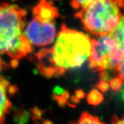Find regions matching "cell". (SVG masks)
<instances>
[{
    "label": "cell",
    "mask_w": 124,
    "mask_h": 124,
    "mask_svg": "<svg viewBox=\"0 0 124 124\" xmlns=\"http://www.w3.org/2000/svg\"><path fill=\"white\" fill-rule=\"evenodd\" d=\"M124 58V51L111 35L91 39L90 67L94 71L116 70Z\"/></svg>",
    "instance_id": "obj_4"
},
{
    "label": "cell",
    "mask_w": 124,
    "mask_h": 124,
    "mask_svg": "<svg viewBox=\"0 0 124 124\" xmlns=\"http://www.w3.org/2000/svg\"><path fill=\"white\" fill-rule=\"evenodd\" d=\"M55 21L33 16L25 30V36L30 44L36 46L52 44L56 35Z\"/></svg>",
    "instance_id": "obj_5"
},
{
    "label": "cell",
    "mask_w": 124,
    "mask_h": 124,
    "mask_svg": "<svg viewBox=\"0 0 124 124\" xmlns=\"http://www.w3.org/2000/svg\"><path fill=\"white\" fill-rule=\"evenodd\" d=\"M111 35L115 39L118 44L124 51V13L118 26L113 31Z\"/></svg>",
    "instance_id": "obj_8"
},
{
    "label": "cell",
    "mask_w": 124,
    "mask_h": 124,
    "mask_svg": "<svg viewBox=\"0 0 124 124\" xmlns=\"http://www.w3.org/2000/svg\"><path fill=\"white\" fill-rule=\"evenodd\" d=\"M88 102L91 105H96L101 103L103 100L102 94L98 90H93L89 94L88 96Z\"/></svg>",
    "instance_id": "obj_10"
},
{
    "label": "cell",
    "mask_w": 124,
    "mask_h": 124,
    "mask_svg": "<svg viewBox=\"0 0 124 124\" xmlns=\"http://www.w3.org/2000/svg\"><path fill=\"white\" fill-rule=\"evenodd\" d=\"M50 124V122H47L45 123V124Z\"/></svg>",
    "instance_id": "obj_15"
},
{
    "label": "cell",
    "mask_w": 124,
    "mask_h": 124,
    "mask_svg": "<svg viewBox=\"0 0 124 124\" xmlns=\"http://www.w3.org/2000/svg\"><path fill=\"white\" fill-rule=\"evenodd\" d=\"M59 15L57 8L49 0H40L33 9V16L40 18L55 20Z\"/></svg>",
    "instance_id": "obj_7"
},
{
    "label": "cell",
    "mask_w": 124,
    "mask_h": 124,
    "mask_svg": "<svg viewBox=\"0 0 124 124\" xmlns=\"http://www.w3.org/2000/svg\"><path fill=\"white\" fill-rule=\"evenodd\" d=\"M6 66V64L2 61V59L1 58V56H0V74H1V72H2L3 69H4V68ZM0 77H1V76H0Z\"/></svg>",
    "instance_id": "obj_14"
},
{
    "label": "cell",
    "mask_w": 124,
    "mask_h": 124,
    "mask_svg": "<svg viewBox=\"0 0 124 124\" xmlns=\"http://www.w3.org/2000/svg\"><path fill=\"white\" fill-rule=\"evenodd\" d=\"M112 124H124V114L120 117L114 115L112 119Z\"/></svg>",
    "instance_id": "obj_13"
},
{
    "label": "cell",
    "mask_w": 124,
    "mask_h": 124,
    "mask_svg": "<svg viewBox=\"0 0 124 124\" xmlns=\"http://www.w3.org/2000/svg\"><path fill=\"white\" fill-rule=\"evenodd\" d=\"M74 124H105L102 122L96 116H93L90 113L85 112L81 115L79 118Z\"/></svg>",
    "instance_id": "obj_9"
},
{
    "label": "cell",
    "mask_w": 124,
    "mask_h": 124,
    "mask_svg": "<svg viewBox=\"0 0 124 124\" xmlns=\"http://www.w3.org/2000/svg\"><path fill=\"white\" fill-rule=\"evenodd\" d=\"M13 87L3 77H0V124H4L6 116L9 113L12 104L9 100V94L15 91Z\"/></svg>",
    "instance_id": "obj_6"
},
{
    "label": "cell",
    "mask_w": 124,
    "mask_h": 124,
    "mask_svg": "<svg viewBox=\"0 0 124 124\" xmlns=\"http://www.w3.org/2000/svg\"><path fill=\"white\" fill-rule=\"evenodd\" d=\"M27 11L17 5L0 4V55H7L15 61L32 50L25 36L24 28Z\"/></svg>",
    "instance_id": "obj_2"
},
{
    "label": "cell",
    "mask_w": 124,
    "mask_h": 124,
    "mask_svg": "<svg viewBox=\"0 0 124 124\" xmlns=\"http://www.w3.org/2000/svg\"><path fill=\"white\" fill-rule=\"evenodd\" d=\"M121 8H124V0H94L79 10L75 17L91 34L98 37L110 35L121 20Z\"/></svg>",
    "instance_id": "obj_3"
},
{
    "label": "cell",
    "mask_w": 124,
    "mask_h": 124,
    "mask_svg": "<svg viewBox=\"0 0 124 124\" xmlns=\"http://www.w3.org/2000/svg\"><path fill=\"white\" fill-rule=\"evenodd\" d=\"M94 0H71V4L75 9H80L86 8Z\"/></svg>",
    "instance_id": "obj_11"
},
{
    "label": "cell",
    "mask_w": 124,
    "mask_h": 124,
    "mask_svg": "<svg viewBox=\"0 0 124 124\" xmlns=\"http://www.w3.org/2000/svg\"><path fill=\"white\" fill-rule=\"evenodd\" d=\"M115 71L117 73V78H119L122 84H124V58L120 62Z\"/></svg>",
    "instance_id": "obj_12"
},
{
    "label": "cell",
    "mask_w": 124,
    "mask_h": 124,
    "mask_svg": "<svg viewBox=\"0 0 124 124\" xmlns=\"http://www.w3.org/2000/svg\"><path fill=\"white\" fill-rule=\"evenodd\" d=\"M91 49V39L88 35L62 25L53 47L35 54L38 69L47 78L62 75L83 64Z\"/></svg>",
    "instance_id": "obj_1"
}]
</instances>
